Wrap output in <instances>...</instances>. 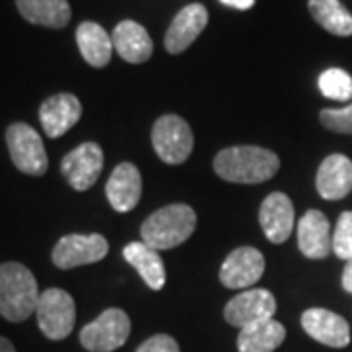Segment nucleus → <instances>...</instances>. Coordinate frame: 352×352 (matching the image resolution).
I'll return each instance as SVG.
<instances>
[{"instance_id":"obj_6","label":"nucleus","mask_w":352,"mask_h":352,"mask_svg":"<svg viewBox=\"0 0 352 352\" xmlns=\"http://www.w3.org/2000/svg\"><path fill=\"white\" fill-rule=\"evenodd\" d=\"M131 321L124 309L110 307L80 331V344L90 352H112L126 344Z\"/></svg>"},{"instance_id":"obj_9","label":"nucleus","mask_w":352,"mask_h":352,"mask_svg":"<svg viewBox=\"0 0 352 352\" xmlns=\"http://www.w3.org/2000/svg\"><path fill=\"white\" fill-rule=\"evenodd\" d=\"M104 168V151L98 143L87 141L80 143L76 149L67 153L61 161V173L71 188L87 192L96 184Z\"/></svg>"},{"instance_id":"obj_29","label":"nucleus","mask_w":352,"mask_h":352,"mask_svg":"<svg viewBox=\"0 0 352 352\" xmlns=\"http://www.w3.org/2000/svg\"><path fill=\"white\" fill-rule=\"evenodd\" d=\"M221 4L231 6V8H237V10H249L254 6V0H219Z\"/></svg>"},{"instance_id":"obj_14","label":"nucleus","mask_w":352,"mask_h":352,"mask_svg":"<svg viewBox=\"0 0 352 352\" xmlns=\"http://www.w3.org/2000/svg\"><path fill=\"white\" fill-rule=\"evenodd\" d=\"M258 221L270 243L274 245L286 243L294 231V221H296V212L289 196H286L284 192L268 194L261 206Z\"/></svg>"},{"instance_id":"obj_24","label":"nucleus","mask_w":352,"mask_h":352,"mask_svg":"<svg viewBox=\"0 0 352 352\" xmlns=\"http://www.w3.org/2000/svg\"><path fill=\"white\" fill-rule=\"evenodd\" d=\"M309 12L329 34L339 38L352 36V14L340 4V0H309Z\"/></svg>"},{"instance_id":"obj_31","label":"nucleus","mask_w":352,"mask_h":352,"mask_svg":"<svg viewBox=\"0 0 352 352\" xmlns=\"http://www.w3.org/2000/svg\"><path fill=\"white\" fill-rule=\"evenodd\" d=\"M0 352H16V349H14V344L10 340L0 337Z\"/></svg>"},{"instance_id":"obj_30","label":"nucleus","mask_w":352,"mask_h":352,"mask_svg":"<svg viewBox=\"0 0 352 352\" xmlns=\"http://www.w3.org/2000/svg\"><path fill=\"white\" fill-rule=\"evenodd\" d=\"M342 288L352 294V261H349L344 270H342Z\"/></svg>"},{"instance_id":"obj_28","label":"nucleus","mask_w":352,"mask_h":352,"mask_svg":"<svg viewBox=\"0 0 352 352\" xmlns=\"http://www.w3.org/2000/svg\"><path fill=\"white\" fill-rule=\"evenodd\" d=\"M135 352H180V346L170 335L159 333V335L149 337Z\"/></svg>"},{"instance_id":"obj_23","label":"nucleus","mask_w":352,"mask_h":352,"mask_svg":"<svg viewBox=\"0 0 352 352\" xmlns=\"http://www.w3.org/2000/svg\"><path fill=\"white\" fill-rule=\"evenodd\" d=\"M286 340V329L276 319H266L241 329L239 352H274Z\"/></svg>"},{"instance_id":"obj_22","label":"nucleus","mask_w":352,"mask_h":352,"mask_svg":"<svg viewBox=\"0 0 352 352\" xmlns=\"http://www.w3.org/2000/svg\"><path fill=\"white\" fill-rule=\"evenodd\" d=\"M16 6L30 24L61 30L71 22L67 0H16Z\"/></svg>"},{"instance_id":"obj_11","label":"nucleus","mask_w":352,"mask_h":352,"mask_svg":"<svg viewBox=\"0 0 352 352\" xmlns=\"http://www.w3.org/2000/svg\"><path fill=\"white\" fill-rule=\"evenodd\" d=\"M263 252L254 247H239L227 254L219 268V280L226 288L247 289L256 284L264 274Z\"/></svg>"},{"instance_id":"obj_15","label":"nucleus","mask_w":352,"mask_h":352,"mask_svg":"<svg viewBox=\"0 0 352 352\" xmlns=\"http://www.w3.org/2000/svg\"><path fill=\"white\" fill-rule=\"evenodd\" d=\"M80 116H82V104L75 94H69V92L50 96L39 108L41 127L45 135L51 139L65 135L71 127H75Z\"/></svg>"},{"instance_id":"obj_21","label":"nucleus","mask_w":352,"mask_h":352,"mask_svg":"<svg viewBox=\"0 0 352 352\" xmlns=\"http://www.w3.org/2000/svg\"><path fill=\"white\" fill-rule=\"evenodd\" d=\"M76 45L90 67L102 69L112 59L113 43L110 34L96 22H82L76 28Z\"/></svg>"},{"instance_id":"obj_4","label":"nucleus","mask_w":352,"mask_h":352,"mask_svg":"<svg viewBox=\"0 0 352 352\" xmlns=\"http://www.w3.org/2000/svg\"><path fill=\"white\" fill-rule=\"evenodd\" d=\"M36 317H38V325L41 329V333L47 339H67L73 333L76 321V309L73 296L61 288L45 289L39 296Z\"/></svg>"},{"instance_id":"obj_27","label":"nucleus","mask_w":352,"mask_h":352,"mask_svg":"<svg viewBox=\"0 0 352 352\" xmlns=\"http://www.w3.org/2000/svg\"><path fill=\"white\" fill-rule=\"evenodd\" d=\"M319 120L329 131L352 135V102L344 108H325V110H321Z\"/></svg>"},{"instance_id":"obj_8","label":"nucleus","mask_w":352,"mask_h":352,"mask_svg":"<svg viewBox=\"0 0 352 352\" xmlns=\"http://www.w3.org/2000/svg\"><path fill=\"white\" fill-rule=\"evenodd\" d=\"M108 241L98 233H90V235H65L55 245V249L51 252L53 264L61 270H71L76 266H85L102 261L108 254Z\"/></svg>"},{"instance_id":"obj_26","label":"nucleus","mask_w":352,"mask_h":352,"mask_svg":"<svg viewBox=\"0 0 352 352\" xmlns=\"http://www.w3.org/2000/svg\"><path fill=\"white\" fill-rule=\"evenodd\" d=\"M333 252L342 261H352V212H342L333 233Z\"/></svg>"},{"instance_id":"obj_25","label":"nucleus","mask_w":352,"mask_h":352,"mask_svg":"<svg viewBox=\"0 0 352 352\" xmlns=\"http://www.w3.org/2000/svg\"><path fill=\"white\" fill-rule=\"evenodd\" d=\"M319 90L325 98L337 102L352 100V76L339 67L327 69L319 75Z\"/></svg>"},{"instance_id":"obj_5","label":"nucleus","mask_w":352,"mask_h":352,"mask_svg":"<svg viewBox=\"0 0 352 352\" xmlns=\"http://www.w3.org/2000/svg\"><path fill=\"white\" fill-rule=\"evenodd\" d=\"M153 149L166 164H182L194 149V133L180 116L166 113L155 122L151 131Z\"/></svg>"},{"instance_id":"obj_16","label":"nucleus","mask_w":352,"mask_h":352,"mask_svg":"<svg viewBox=\"0 0 352 352\" xmlns=\"http://www.w3.org/2000/svg\"><path fill=\"white\" fill-rule=\"evenodd\" d=\"M143 182L141 173L133 163H120L106 182V198L116 212H131L141 200Z\"/></svg>"},{"instance_id":"obj_20","label":"nucleus","mask_w":352,"mask_h":352,"mask_svg":"<svg viewBox=\"0 0 352 352\" xmlns=\"http://www.w3.org/2000/svg\"><path fill=\"white\" fill-rule=\"evenodd\" d=\"M124 258L131 264L143 282L155 292L164 288L166 284V270L161 258V252L153 249L145 241H133L124 249Z\"/></svg>"},{"instance_id":"obj_17","label":"nucleus","mask_w":352,"mask_h":352,"mask_svg":"<svg viewBox=\"0 0 352 352\" xmlns=\"http://www.w3.org/2000/svg\"><path fill=\"white\" fill-rule=\"evenodd\" d=\"M298 247L307 258H325L333 251V235L327 215L319 210L305 212L298 223Z\"/></svg>"},{"instance_id":"obj_12","label":"nucleus","mask_w":352,"mask_h":352,"mask_svg":"<svg viewBox=\"0 0 352 352\" xmlns=\"http://www.w3.org/2000/svg\"><path fill=\"white\" fill-rule=\"evenodd\" d=\"M303 331L331 349H344L351 342V327L342 315L323 307H311L302 315Z\"/></svg>"},{"instance_id":"obj_19","label":"nucleus","mask_w":352,"mask_h":352,"mask_svg":"<svg viewBox=\"0 0 352 352\" xmlns=\"http://www.w3.org/2000/svg\"><path fill=\"white\" fill-rule=\"evenodd\" d=\"M113 50L131 65L145 63L153 55V39L147 30L133 20H124L112 32Z\"/></svg>"},{"instance_id":"obj_13","label":"nucleus","mask_w":352,"mask_h":352,"mask_svg":"<svg viewBox=\"0 0 352 352\" xmlns=\"http://www.w3.org/2000/svg\"><path fill=\"white\" fill-rule=\"evenodd\" d=\"M210 22V16L206 6L200 2H192L188 6H184L180 12L176 14L175 20L170 22L166 36H164V47L168 53L178 55L182 51H186L198 39L201 32L206 30V25Z\"/></svg>"},{"instance_id":"obj_10","label":"nucleus","mask_w":352,"mask_h":352,"mask_svg":"<svg viewBox=\"0 0 352 352\" xmlns=\"http://www.w3.org/2000/svg\"><path fill=\"white\" fill-rule=\"evenodd\" d=\"M274 314H276V298L272 292L264 288H251L241 292L239 296L227 302L223 309L227 323L239 329L272 319Z\"/></svg>"},{"instance_id":"obj_7","label":"nucleus","mask_w":352,"mask_h":352,"mask_svg":"<svg viewBox=\"0 0 352 352\" xmlns=\"http://www.w3.org/2000/svg\"><path fill=\"white\" fill-rule=\"evenodd\" d=\"M6 145L14 166L24 175L41 176L47 173V153L39 133L28 124H12L6 129Z\"/></svg>"},{"instance_id":"obj_3","label":"nucleus","mask_w":352,"mask_h":352,"mask_svg":"<svg viewBox=\"0 0 352 352\" xmlns=\"http://www.w3.org/2000/svg\"><path fill=\"white\" fill-rule=\"evenodd\" d=\"M198 223L188 204H170L151 214L141 226V237L157 251H168L190 239Z\"/></svg>"},{"instance_id":"obj_2","label":"nucleus","mask_w":352,"mask_h":352,"mask_svg":"<svg viewBox=\"0 0 352 352\" xmlns=\"http://www.w3.org/2000/svg\"><path fill=\"white\" fill-rule=\"evenodd\" d=\"M38 280L20 263L0 264V315L10 323H22L36 314Z\"/></svg>"},{"instance_id":"obj_18","label":"nucleus","mask_w":352,"mask_h":352,"mask_svg":"<svg viewBox=\"0 0 352 352\" xmlns=\"http://www.w3.org/2000/svg\"><path fill=\"white\" fill-rule=\"evenodd\" d=\"M317 192L323 200H342L352 192V161L346 155H329L317 170Z\"/></svg>"},{"instance_id":"obj_1","label":"nucleus","mask_w":352,"mask_h":352,"mask_svg":"<svg viewBox=\"0 0 352 352\" xmlns=\"http://www.w3.org/2000/svg\"><path fill=\"white\" fill-rule=\"evenodd\" d=\"M215 175L235 184H261L270 180L280 168L274 151L258 145H237L219 151L214 159Z\"/></svg>"}]
</instances>
